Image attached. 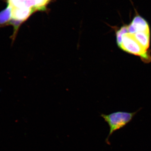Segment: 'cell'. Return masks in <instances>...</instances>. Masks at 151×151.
<instances>
[{
  "label": "cell",
  "mask_w": 151,
  "mask_h": 151,
  "mask_svg": "<svg viewBox=\"0 0 151 151\" xmlns=\"http://www.w3.org/2000/svg\"><path fill=\"white\" fill-rule=\"evenodd\" d=\"M12 8V18L11 19L16 20L24 23L26 21L31 15L35 10L33 9L23 8Z\"/></svg>",
  "instance_id": "4"
},
{
  "label": "cell",
  "mask_w": 151,
  "mask_h": 151,
  "mask_svg": "<svg viewBox=\"0 0 151 151\" xmlns=\"http://www.w3.org/2000/svg\"><path fill=\"white\" fill-rule=\"evenodd\" d=\"M36 3V11H44L46 10V6L49 3V0H34Z\"/></svg>",
  "instance_id": "8"
},
{
  "label": "cell",
  "mask_w": 151,
  "mask_h": 151,
  "mask_svg": "<svg viewBox=\"0 0 151 151\" xmlns=\"http://www.w3.org/2000/svg\"><path fill=\"white\" fill-rule=\"evenodd\" d=\"M127 32H128V25L127 24H124L119 29L116 30V43L119 48L122 44L123 36Z\"/></svg>",
  "instance_id": "7"
},
{
  "label": "cell",
  "mask_w": 151,
  "mask_h": 151,
  "mask_svg": "<svg viewBox=\"0 0 151 151\" xmlns=\"http://www.w3.org/2000/svg\"><path fill=\"white\" fill-rule=\"evenodd\" d=\"M12 18V8L8 6L6 8L0 12V26L8 25Z\"/></svg>",
  "instance_id": "6"
},
{
  "label": "cell",
  "mask_w": 151,
  "mask_h": 151,
  "mask_svg": "<svg viewBox=\"0 0 151 151\" xmlns=\"http://www.w3.org/2000/svg\"><path fill=\"white\" fill-rule=\"evenodd\" d=\"M151 32H139L133 34L139 43L146 50H150Z\"/></svg>",
  "instance_id": "5"
},
{
  "label": "cell",
  "mask_w": 151,
  "mask_h": 151,
  "mask_svg": "<svg viewBox=\"0 0 151 151\" xmlns=\"http://www.w3.org/2000/svg\"><path fill=\"white\" fill-rule=\"evenodd\" d=\"M128 32L132 34L139 32H150L147 22L139 15L134 18L130 24L128 25Z\"/></svg>",
  "instance_id": "3"
},
{
  "label": "cell",
  "mask_w": 151,
  "mask_h": 151,
  "mask_svg": "<svg viewBox=\"0 0 151 151\" xmlns=\"http://www.w3.org/2000/svg\"><path fill=\"white\" fill-rule=\"evenodd\" d=\"M119 48L129 54L139 57L145 63L151 62V50L145 49L133 34L127 32L123 36L122 44Z\"/></svg>",
  "instance_id": "2"
},
{
  "label": "cell",
  "mask_w": 151,
  "mask_h": 151,
  "mask_svg": "<svg viewBox=\"0 0 151 151\" xmlns=\"http://www.w3.org/2000/svg\"><path fill=\"white\" fill-rule=\"evenodd\" d=\"M50 1H51V0H49Z\"/></svg>",
  "instance_id": "9"
},
{
  "label": "cell",
  "mask_w": 151,
  "mask_h": 151,
  "mask_svg": "<svg viewBox=\"0 0 151 151\" xmlns=\"http://www.w3.org/2000/svg\"><path fill=\"white\" fill-rule=\"evenodd\" d=\"M141 109V108L132 113L119 111L108 115L101 114L100 116L108 124L110 129L109 134L105 140V142L108 145H111V143L109 142V138L113 133L126 127L132 122L133 118Z\"/></svg>",
  "instance_id": "1"
}]
</instances>
